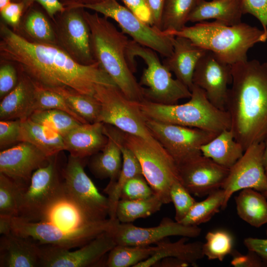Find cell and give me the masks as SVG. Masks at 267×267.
<instances>
[{"instance_id":"1","label":"cell","mask_w":267,"mask_h":267,"mask_svg":"<svg viewBox=\"0 0 267 267\" xmlns=\"http://www.w3.org/2000/svg\"><path fill=\"white\" fill-rule=\"evenodd\" d=\"M0 61L13 63L39 86L91 96L97 85L116 86L98 62L81 64L58 45L31 41L4 22H0Z\"/></svg>"},{"instance_id":"2","label":"cell","mask_w":267,"mask_h":267,"mask_svg":"<svg viewBox=\"0 0 267 267\" xmlns=\"http://www.w3.org/2000/svg\"><path fill=\"white\" fill-rule=\"evenodd\" d=\"M231 76L225 110L234 138L245 151L267 139V61L236 63L231 65Z\"/></svg>"},{"instance_id":"3","label":"cell","mask_w":267,"mask_h":267,"mask_svg":"<svg viewBox=\"0 0 267 267\" xmlns=\"http://www.w3.org/2000/svg\"><path fill=\"white\" fill-rule=\"evenodd\" d=\"M91 35L92 55L122 93L129 100H145L143 88L137 82L128 64L126 49L130 40L107 18L84 9Z\"/></svg>"},{"instance_id":"4","label":"cell","mask_w":267,"mask_h":267,"mask_svg":"<svg viewBox=\"0 0 267 267\" xmlns=\"http://www.w3.org/2000/svg\"><path fill=\"white\" fill-rule=\"evenodd\" d=\"M169 32L189 39L231 65L247 60L250 48L267 41V34L263 30L242 22L228 25L216 21H202L186 26L178 31Z\"/></svg>"},{"instance_id":"5","label":"cell","mask_w":267,"mask_h":267,"mask_svg":"<svg viewBox=\"0 0 267 267\" xmlns=\"http://www.w3.org/2000/svg\"><path fill=\"white\" fill-rule=\"evenodd\" d=\"M186 103L165 105L144 100L136 103L144 117L157 121L220 133L230 129L231 120L226 110L215 106L205 91L193 85Z\"/></svg>"},{"instance_id":"6","label":"cell","mask_w":267,"mask_h":267,"mask_svg":"<svg viewBox=\"0 0 267 267\" xmlns=\"http://www.w3.org/2000/svg\"><path fill=\"white\" fill-rule=\"evenodd\" d=\"M153 49L130 40L126 49L129 66L134 73L136 70L135 57L141 58L146 67L144 69L139 82L143 88L145 100L165 105L177 104L180 99L189 98V89L177 78L161 62Z\"/></svg>"},{"instance_id":"7","label":"cell","mask_w":267,"mask_h":267,"mask_svg":"<svg viewBox=\"0 0 267 267\" xmlns=\"http://www.w3.org/2000/svg\"><path fill=\"white\" fill-rule=\"evenodd\" d=\"M93 96L100 104L98 122L140 137L161 151H166L146 126L136 103L128 99L116 86L97 85Z\"/></svg>"},{"instance_id":"8","label":"cell","mask_w":267,"mask_h":267,"mask_svg":"<svg viewBox=\"0 0 267 267\" xmlns=\"http://www.w3.org/2000/svg\"><path fill=\"white\" fill-rule=\"evenodd\" d=\"M5 217L10 232L31 237L41 244H49L69 250L81 247L102 233L110 231L118 221L117 219L109 218L95 225L68 230L46 222L30 221L19 217Z\"/></svg>"},{"instance_id":"9","label":"cell","mask_w":267,"mask_h":267,"mask_svg":"<svg viewBox=\"0 0 267 267\" xmlns=\"http://www.w3.org/2000/svg\"><path fill=\"white\" fill-rule=\"evenodd\" d=\"M121 132L125 144L137 158L143 176L155 194L163 204L171 202V186L179 180L174 160L167 152L158 150L144 139Z\"/></svg>"},{"instance_id":"10","label":"cell","mask_w":267,"mask_h":267,"mask_svg":"<svg viewBox=\"0 0 267 267\" xmlns=\"http://www.w3.org/2000/svg\"><path fill=\"white\" fill-rule=\"evenodd\" d=\"M76 7L90 9L112 19L118 24L121 31L130 36L134 41L153 49L165 58L172 53L175 36L143 22L117 0H106Z\"/></svg>"},{"instance_id":"11","label":"cell","mask_w":267,"mask_h":267,"mask_svg":"<svg viewBox=\"0 0 267 267\" xmlns=\"http://www.w3.org/2000/svg\"><path fill=\"white\" fill-rule=\"evenodd\" d=\"M145 119L152 134L171 156L177 166L201 155V146L219 134L145 117Z\"/></svg>"},{"instance_id":"12","label":"cell","mask_w":267,"mask_h":267,"mask_svg":"<svg viewBox=\"0 0 267 267\" xmlns=\"http://www.w3.org/2000/svg\"><path fill=\"white\" fill-rule=\"evenodd\" d=\"M55 157H50L45 165L33 173L21 196L18 217L37 221L44 210L64 192Z\"/></svg>"},{"instance_id":"13","label":"cell","mask_w":267,"mask_h":267,"mask_svg":"<svg viewBox=\"0 0 267 267\" xmlns=\"http://www.w3.org/2000/svg\"><path fill=\"white\" fill-rule=\"evenodd\" d=\"M84 8L67 6L52 21L57 45L77 62H96L92 55L91 35L84 14Z\"/></svg>"},{"instance_id":"14","label":"cell","mask_w":267,"mask_h":267,"mask_svg":"<svg viewBox=\"0 0 267 267\" xmlns=\"http://www.w3.org/2000/svg\"><path fill=\"white\" fill-rule=\"evenodd\" d=\"M65 194L85 212L99 221L109 216L108 197L98 191L84 171L82 159L70 155L62 172Z\"/></svg>"},{"instance_id":"15","label":"cell","mask_w":267,"mask_h":267,"mask_svg":"<svg viewBox=\"0 0 267 267\" xmlns=\"http://www.w3.org/2000/svg\"><path fill=\"white\" fill-rule=\"evenodd\" d=\"M116 245L109 231L102 233L74 251L52 245L40 244V267H93L98 265Z\"/></svg>"},{"instance_id":"16","label":"cell","mask_w":267,"mask_h":267,"mask_svg":"<svg viewBox=\"0 0 267 267\" xmlns=\"http://www.w3.org/2000/svg\"><path fill=\"white\" fill-rule=\"evenodd\" d=\"M265 142L253 144L229 169L222 187L224 200L222 210L226 208L232 194L244 188H252L264 193L267 191V175L264 164Z\"/></svg>"},{"instance_id":"17","label":"cell","mask_w":267,"mask_h":267,"mask_svg":"<svg viewBox=\"0 0 267 267\" xmlns=\"http://www.w3.org/2000/svg\"><path fill=\"white\" fill-rule=\"evenodd\" d=\"M202 229L198 226H189L164 218L156 226L142 227L118 220L109 231L116 245L149 246L170 236L187 238L199 236Z\"/></svg>"},{"instance_id":"18","label":"cell","mask_w":267,"mask_h":267,"mask_svg":"<svg viewBox=\"0 0 267 267\" xmlns=\"http://www.w3.org/2000/svg\"><path fill=\"white\" fill-rule=\"evenodd\" d=\"M178 168L180 182L191 194L198 197L208 196L222 188L229 170L202 154Z\"/></svg>"},{"instance_id":"19","label":"cell","mask_w":267,"mask_h":267,"mask_svg":"<svg viewBox=\"0 0 267 267\" xmlns=\"http://www.w3.org/2000/svg\"><path fill=\"white\" fill-rule=\"evenodd\" d=\"M231 81V65L208 50L198 62L193 76V85L203 89L209 101L222 110H226L228 85Z\"/></svg>"},{"instance_id":"20","label":"cell","mask_w":267,"mask_h":267,"mask_svg":"<svg viewBox=\"0 0 267 267\" xmlns=\"http://www.w3.org/2000/svg\"><path fill=\"white\" fill-rule=\"evenodd\" d=\"M50 158L31 143L22 141L0 152V173L26 189L34 172Z\"/></svg>"},{"instance_id":"21","label":"cell","mask_w":267,"mask_h":267,"mask_svg":"<svg viewBox=\"0 0 267 267\" xmlns=\"http://www.w3.org/2000/svg\"><path fill=\"white\" fill-rule=\"evenodd\" d=\"M106 220L99 221L90 215L73 201L64 191L44 210L36 222H46L64 229L74 230Z\"/></svg>"},{"instance_id":"22","label":"cell","mask_w":267,"mask_h":267,"mask_svg":"<svg viewBox=\"0 0 267 267\" xmlns=\"http://www.w3.org/2000/svg\"><path fill=\"white\" fill-rule=\"evenodd\" d=\"M0 267H40V243L33 238L10 232L0 238Z\"/></svg>"},{"instance_id":"23","label":"cell","mask_w":267,"mask_h":267,"mask_svg":"<svg viewBox=\"0 0 267 267\" xmlns=\"http://www.w3.org/2000/svg\"><path fill=\"white\" fill-rule=\"evenodd\" d=\"M207 51L186 37L175 36L172 53L165 58L163 63L191 90L196 65Z\"/></svg>"},{"instance_id":"24","label":"cell","mask_w":267,"mask_h":267,"mask_svg":"<svg viewBox=\"0 0 267 267\" xmlns=\"http://www.w3.org/2000/svg\"><path fill=\"white\" fill-rule=\"evenodd\" d=\"M104 124V134L107 141L101 150L95 154L89 163L92 174L99 178H109L108 184L117 179L122 167V155L120 149L121 131L116 127Z\"/></svg>"},{"instance_id":"25","label":"cell","mask_w":267,"mask_h":267,"mask_svg":"<svg viewBox=\"0 0 267 267\" xmlns=\"http://www.w3.org/2000/svg\"><path fill=\"white\" fill-rule=\"evenodd\" d=\"M102 122L81 123L63 136L65 150L83 159L98 152L107 141Z\"/></svg>"},{"instance_id":"26","label":"cell","mask_w":267,"mask_h":267,"mask_svg":"<svg viewBox=\"0 0 267 267\" xmlns=\"http://www.w3.org/2000/svg\"><path fill=\"white\" fill-rule=\"evenodd\" d=\"M35 89L34 83L21 72L16 86L0 102V119L22 121L29 118L33 113Z\"/></svg>"},{"instance_id":"27","label":"cell","mask_w":267,"mask_h":267,"mask_svg":"<svg viewBox=\"0 0 267 267\" xmlns=\"http://www.w3.org/2000/svg\"><path fill=\"white\" fill-rule=\"evenodd\" d=\"M188 238L182 237L178 241L172 242L163 239L156 243L153 254L134 267H150L156 265L161 260L167 257H175L188 263L191 266H197V262L204 256L203 253V243L195 241L187 243Z\"/></svg>"},{"instance_id":"28","label":"cell","mask_w":267,"mask_h":267,"mask_svg":"<svg viewBox=\"0 0 267 267\" xmlns=\"http://www.w3.org/2000/svg\"><path fill=\"white\" fill-rule=\"evenodd\" d=\"M243 15L240 0H201L190 14L188 22L198 23L215 19L234 25L241 22Z\"/></svg>"},{"instance_id":"29","label":"cell","mask_w":267,"mask_h":267,"mask_svg":"<svg viewBox=\"0 0 267 267\" xmlns=\"http://www.w3.org/2000/svg\"><path fill=\"white\" fill-rule=\"evenodd\" d=\"M22 141L31 143L48 157L65 150L63 137L61 134L30 118L21 121L20 142Z\"/></svg>"},{"instance_id":"30","label":"cell","mask_w":267,"mask_h":267,"mask_svg":"<svg viewBox=\"0 0 267 267\" xmlns=\"http://www.w3.org/2000/svg\"><path fill=\"white\" fill-rule=\"evenodd\" d=\"M200 150L203 156L228 169L241 158L244 152L230 129L220 132L212 140L203 145Z\"/></svg>"},{"instance_id":"31","label":"cell","mask_w":267,"mask_h":267,"mask_svg":"<svg viewBox=\"0 0 267 267\" xmlns=\"http://www.w3.org/2000/svg\"><path fill=\"white\" fill-rule=\"evenodd\" d=\"M122 155V167L116 181L108 184L104 192L108 195L109 218L116 219L117 204L120 199L121 191L126 183L132 178L143 175L140 163L133 152L125 144L122 134L120 142Z\"/></svg>"},{"instance_id":"32","label":"cell","mask_w":267,"mask_h":267,"mask_svg":"<svg viewBox=\"0 0 267 267\" xmlns=\"http://www.w3.org/2000/svg\"><path fill=\"white\" fill-rule=\"evenodd\" d=\"M235 201L237 215L243 221L257 228L267 223V198L262 192L244 188Z\"/></svg>"},{"instance_id":"33","label":"cell","mask_w":267,"mask_h":267,"mask_svg":"<svg viewBox=\"0 0 267 267\" xmlns=\"http://www.w3.org/2000/svg\"><path fill=\"white\" fill-rule=\"evenodd\" d=\"M23 16L19 29L30 38L29 40L57 45L53 24L41 10L34 8L33 5Z\"/></svg>"},{"instance_id":"34","label":"cell","mask_w":267,"mask_h":267,"mask_svg":"<svg viewBox=\"0 0 267 267\" xmlns=\"http://www.w3.org/2000/svg\"><path fill=\"white\" fill-rule=\"evenodd\" d=\"M163 204L155 194L142 199H120L117 204L116 217L121 223H131L147 218L160 210Z\"/></svg>"},{"instance_id":"35","label":"cell","mask_w":267,"mask_h":267,"mask_svg":"<svg viewBox=\"0 0 267 267\" xmlns=\"http://www.w3.org/2000/svg\"><path fill=\"white\" fill-rule=\"evenodd\" d=\"M201 0H166L161 20V30L178 31L186 26L188 17Z\"/></svg>"},{"instance_id":"36","label":"cell","mask_w":267,"mask_h":267,"mask_svg":"<svg viewBox=\"0 0 267 267\" xmlns=\"http://www.w3.org/2000/svg\"><path fill=\"white\" fill-rule=\"evenodd\" d=\"M224 200V192L222 188L214 191L204 200L196 201L180 222L186 225L198 226L208 222L222 210Z\"/></svg>"},{"instance_id":"37","label":"cell","mask_w":267,"mask_h":267,"mask_svg":"<svg viewBox=\"0 0 267 267\" xmlns=\"http://www.w3.org/2000/svg\"><path fill=\"white\" fill-rule=\"evenodd\" d=\"M155 246L116 245L108 253L105 264L108 267H134L149 258Z\"/></svg>"},{"instance_id":"38","label":"cell","mask_w":267,"mask_h":267,"mask_svg":"<svg viewBox=\"0 0 267 267\" xmlns=\"http://www.w3.org/2000/svg\"><path fill=\"white\" fill-rule=\"evenodd\" d=\"M50 89L62 95L71 109L88 123L98 122L101 106L93 96L81 94L65 88Z\"/></svg>"},{"instance_id":"39","label":"cell","mask_w":267,"mask_h":267,"mask_svg":"<svg viewBox=\"0 0 267 267\" xmlns=\"http://www.w3.org/2000/svg\"><path fill=\"white\" fill-rule=\"evenodd\" d=\"M26 189L0 173V216L18 217L21 196Z\"/></svg>"},{"instance_id":"40","label":"cell","mask_w":267,"mask_h":267,"mask_svg":"<svg viewBox=\"0 0 267 267\" xmlns=\"http://www.w3.org/2000/svg\"><path fill=\"white\" fill-rule=\"evenodd\" d=\"M29 118L50 128L62 136L82 123L69 113L56 109L35 111Z\"/></svg>"},{"instance_id":"41","label":"cell","mask_w":267,"mask_h":267,"mask_svg":"<svg viewBox=\"0 0 267 267\" xmlns=\"http://www.w3.org/2000/svg\"><path fill=\"white\" fill-rule=\"evenodd\" d=\"M203 243L204 256L209 260H218L222 262L233 250V238L226 230L218 229L210 231L205 236Z\"/></svg>"},{"instance_id":"42","label":"cell","mask_w":267,"mask_h":267,"mask_svg":"<svg viewBox=\"0 0 267 267\" xmlns=\"http://www.w3.org/2000/svg\"><path fill=\"white\" fill-rule=\"evenodd\" d=\"M34 84L35 89L33 112L49 109L59 110L69 113L83 124L89 123L71 109L62 95L53 90Z\"/></svg>"},{"instance_id":"43","label":"cell","mask_w":267,"mask_h":267,"mask_svg":"<svg viewBox=\"0 0 267 267\" xmlns=\"http://www.w3.org/2000/svg\"><path fill=\"white\" fill-rule=\"evenodd\" d=\"M170 197L175 209V221L180 222L196 201L179 180L172 185Z\"/></svg>"},{"instance_id":"44","label":"cell","mask_w":267,"mask_h":267,"mask_svg":"<svg viewBox=\"0 0 267 267\" xmlns=\"http://www.w3.org/2000/svg\"><path fill=\"white\" fill-rule=\"evenodd\" d=\"M155 194L143 175L131 178L124 186L120 199L137 200L147 198Z\"/></svg>"},{"instance_id":"45","label":"cell","mask_w":267,"mask_h":267,"mask_svg":"<svg viewBox=\"0 0 267 267\" xmlns=\"http://www.w3.org/2000/svg\"><path fill=\"white\" fill-rule=\"evenodd\" d=\"M0 97L3 98L17 85L19 79L15 66L12 63L0 61Z\"/></svg>"},{"instance_id":"46","label":"cell","mask_w":267,"mask_h":267,"mask_svg":"<svg viewBox=\"0 0 267 267\" xmlns=\"http://www.w3.org/2000/svg\"><path fill=\"white\" fill-rule=\"evenodd\" d=\"M21 120L0 121V146L1 149L17 141H20Z\"/></svg>"},{"instance_id":"47","label":"cell","mask_w":267,"mask_h":267,"mask_svg":"<svg viewBox=\"0 0 267 267\" xmlns=\"http://www.w3.org/2000/svg\"><path fill=\"white\" fill-rule=\"evenodd\" d=\"M243 14L257 18L267 34V0H240Z\"/></svg>"},{"instance_id":"48","label":"cell","mask_w":267,"mask_h":267,"mask_svg":"<svg viewBox=\"0 0 267 267\" xmlns=\"http://www.w3.org/2000/svg\"><path fill=\"white\" fill-rule=\"evenodd\" d=\"M1 17L4 23L17 32L19 30L24 13V6L21 2L12 1L0 10Z\"/></svg>"},{"instance_id":"49","label":"cell","mask_w":267,"mask_h":267,"mask_svg":"<svg viewBox=\"0 0 267 267\" xmlns=\"http://www.w3.org/2000/svg\"><path fill=\"white\" fill-rule=\"evenodd\" d=\"M232 259L231 264L235 267H266L267 266L255 252L248 250L244 255L234 250L231 253Z\"/></svg>"},{"instance_id":"50","label":"cell","mask_w":267,"mask_h":267,"mask_svg":"<svg viewBox=\"0 0 267 267\" xmlns=\"http://www.w3.org/2000/svg\"><path fill=\"white\" fill-rule=\"evenodd\" d=\"M12 1L22 3L24 6V13L35 2H37L43 7L52 21L57 14L66 8L60 0H12Z\"/></svg>"},{"instance_id":"51","label":"cell","mask_w":267,"mask_h":267,"mask_svg":"<svg viewBox=\"0 0 267 267\" xmlns=\"http://www.w3.org/2000/svg\"><path fill=\"white\" fill-rule=\"evenodd\" d=\"M125 6L143 22L153 26L152 17L145 0H122Z\"/></svg>"},{"instance_id":"52","label":"cell","mask_w":267,"mask_h":267,"mask_svg":"<svg viewBox=\"0 0 267 267\" xmlns=\"http://www.w3.org/2000/svg\"><path fill=\"white\" fill-rule=\"evenodd\" d=\"M248 250L256 252L267 266V239L247 237L243 241Z\"/></svg>"},{"instance_id":"53","label":"cell","mask_w":267,"mask_h":267,"mask_svg":"<svg viewBox=\"0 0 267 267\" xmlns=\"http://www.w3.org/2000/svg\"><path fill=\"white\" fill-rule=\"evenodd\" d=\"M152 17L153 26L161 30V20L166 0H145Z\"/></svg>"},{"instance_id":"54","label":"cell","mask_w":267,"mask_h":267,"mask_svg":"<svg viewBox=\"0 0 267 267\" xmlns=\"http://www.w3.org/2000/svg\"><path fill=\"white\" fill-rule=\"evenodd\" d=\"M157 264L163 267H186L190 266L188 263L175 257L163 258Z\"/></svg>"},{"instance_id":"55","label":"cell","mask_w":267,"mask_h":267,"mask_svg":"<svg viewBox=\"0 0 267 267\" xmlns=\"http://www.w3.org/2000/svg\"><path fill=\"white\" fill-rule=\"evenodd\" d=\"M105 0H62L61 1L65 7H67L94 4Z\"/></svg>"},{"instance_id":"56","label":"cell","mask_w":267,"mask_h":267,"mask_svg":"<svg viewBox=\"0 0 267 267\" xmlns=\"http://www.w3.org/2000/svg\"><path fill=\"white\" fill-rule=\"evenodd\" d=\"M264 164L265 171L267 175V139L265 141V148L264 153Z\"/></svg>"},{"instance_id":"57","label":"cell","mask_w":267,"mask_h":267,"mask_svg":"<svg viewBox=\"0 0 267 267\" xmlns=\"http://www.w3.org/2000/svg\"><path fill=\"white\" fill-rule=\"evenodd\" d=\"M12 0H0V10L2 9L11 2Z\"/></svg>"},{"instance_id":"58","label":"cell","mask_w":267,"mask_h":267,"mask_svg":"<svg viewBox=\"0 0 267 267\" xmlns=\"http://www.w3.org/2000/svg\"><path fill=\"white\" fill-rule=\"evenodd\" d=\"M263 194L266 197V198H267V191Z\"/></svg>"},{"instance_id":"59","label":"cell","mask_w":267,"mask_h":267,"mask_svg":"<svg viewBox=\"0 0 267 267\" xmlns=\"http://www.w3.org/2000/svg\"><path fill=\"white\" fill-rule=\"evenodd\" d=\"M266 235L267 236V228L266 231Z\"/></svg>"}]
</instances>
